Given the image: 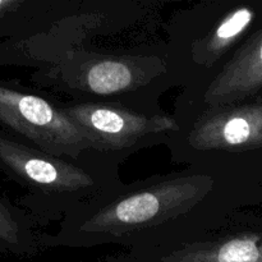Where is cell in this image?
<instances>
[{
  "label": "cell",
  "instance_id": "cell-1",
  "mask_svg": "<svg viewBox=\"0 0 262 262\" xmlns=\"http://www.w3.org/2000/svg\"><path fill=\"white\" fill-rule=\"evenodd\" d=\"M214 188L205 174L169 177L133 186L84 205L68 217L56 238L61 245L127 243L188 214Z\"/></svg>",
  "mask_w": 262,
  "mask_h": 262
},
{
  "label": "cell",
  "instance_id": "cell-2",
  "mask_svg": "<svg viewBox=\"0 0 262 262\" xmlns=\"http://www.w3.org/2000/svg\"><path fill=\"white\" fill-rule=\"evenodd\" d=\"M54 156L77 158L90 143L71 118L42 97L0 81V130Z\"/></svg>",
  "mask_w": 262,
  "mask_h": 262
},
{
  "label": "cell",
  "instance_id": "cell-3",
  "mask_svg": "<svg viewBox=\"0 0 262 262\" xmlns=\"http://www.w3.org/2000/svg\"><path fill=\"white\" fill-rule=\"evenodd\" d=\"M63 110L83 133L90 147L96 150L132 148L156 136L179 129L178 123L170 117H145L109 105L78 104Z\"/></svg>",
  "mask_w": 262,
  "mask_h": 262
},
{
  "label": "cell",
  "instance_id": "cell-4",
  "mask_svg": "<svg viewBox=\"0 0 262 262\" xmlns=\"http://www.w3.org/2000/svg\"><path fill=\"white\" fill-rule=\"evenodd\" d=\"M0 170L22 186L45 194L77 193L95 186L92 177L79 166L17 141L3 130Z\"/></svg>",
  "mask_w": 262,
  "mask_h": 262
},
{
  "label": "cell",
  "instance_id": "cell-5",
  "mask_svg": "<svg viewBox=\"0 0 262 262\" xmlns=\"http://www.w3.org/2000/svg\"><path fill=\"white\" fill-rule=\"evenodd\" d=\"M189 143L201 151L262 147V102L216 107L197 120Z\"/></svg>",
  "mask_w": 262,
  "mask_h": 262
},
{
  "label": "cell",
  "instance_id": "cell-6",
  "mask_svg": "<svg viewBox=\"0 0 262 262\" xmlns=\"http://www.w3.org/2000/svg\"><path fill=\"white\" fill-rule=\"evenodd\" d=\"M119 262H262V230L228 233L137 252Z\"/></svg>",
  "mask_w": 262,
  "mask_h": 262
},
{
  "label": "cell",
  "instance_id": "cell-7",
  "mask_svg": "<svg viewBox=\"0 0 262 262\" xmlns=\"http://www.w3.org/2000/svg\"><path fill=\"white\" fill-rule=\"evenodd\" d=\"M262 89V28L243 43L211 82L205 102L214 109L237 102Z\"/></svg>",
  "mask_w": 262,
  "mask_h": 262
},
{
  "label": "cell",
  "instance_id": "cell-8",
  "mask_svg": "<svg viewBox=\"0 0 262 262\" xmlns=\"http://www.w3.org/2000/svg\"><path fill=\"white\" fill-rule=\"evenodd\" d=\"M255 10L251 7L235 8L228 13L209 33L196 45V58L205 66L222 58L247 32L255 18Z\"/></svg>",
  "mask_w": 262,
  "mask_h": 262
},
{
  "label": "cell",
  "instance_id": "cell-9",
  "mask_svg": "<svg viewBox=\"0 0 262 262\" xmlns=\"http://www.w3.org/2000/svg\"><path fill=\"white\" fill-rule=\"evenodd\" d=\"M140 73L132 60L101 59L91 61L83 71V87L97 95H113L133 89Z\"/></svg>",
  "mask_w": 262,
  "mask_h": 262
},
{
  "label": "cell",
  "instance_id": "cell-10",
  "mask_svg": "<svg viewBox=\"0 0 262 262\" xmlns=\"http://www.w3.org/2000/svg\"><path fill=\"white\" fill-rule=\"evenodd\" d=\"M35 248V237L27 216L0 196V253L27 255Z\"/></svg>",
  "mask_w": 262,
  "mask_h": 262
},
{
  "label": "cell",
  "instance_id": "cell-11",
  "mask_svg": "<svg viewBox=\"0 0 262 262\" xmlns=\"http://www.w3.org/2000/svg\"><path fill=\"white\" fill-rule=\"evenodd\" d=\"M2 35H4V31H3L2 27H0V36H2Z\"/></svg>",
  "mask_w": 262,
  "mask_h": 262
}]
</instances>
